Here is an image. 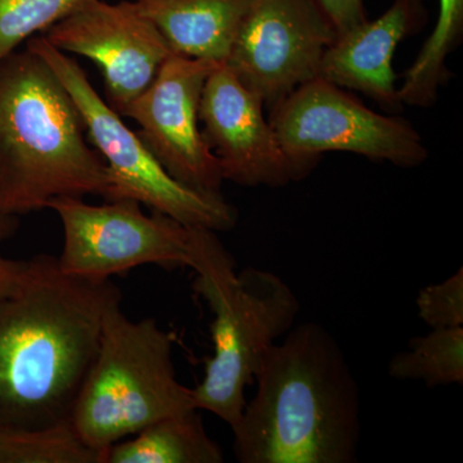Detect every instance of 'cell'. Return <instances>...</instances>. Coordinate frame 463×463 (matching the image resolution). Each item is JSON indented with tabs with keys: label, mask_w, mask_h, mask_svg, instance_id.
<instances>
[{
	"label": "cell",
	"mask_w": 463,
	"mask_h": 463,
	"mask_svg": "<svg viewBox=\"0 0 463 463\" xmlns=\"http://www.w3.org/2000/svg\"><path fill=\"white\" fill-rule=\"evenodd\" d=\"M173 335L152 318L132 321L116 300L106 310L99 352L79 392L71 423L105 453L146 426L197 410L194 392L176 379Z\"/></svg>",
	"instance_id": "cell-5"
},
{
	"label": "cell",
	"mask_w": 463,
	"mask_h": 463,
	"mask_svg": "<svg viewBox=\"0 0 463 463\" xmlns=\"http://www.w3.org/2000/svg\"><path fill=\"white\" fill-rule=\"evenodd\" d=\"M463 36V0H439L438 20L420 57L426 65L441 67L461 44Z\"/></svg>",
	"instance_id": "cell-20"
},
{
	"label": "cell",
	"mask_w": 463,
	"mask_h": 463,
	"mask_svg": "<svg viewBox=\"0 0 463 463\" xmlns=\"http://www.w3.org/2000/svg\"><path fill=\"white\" fill-rule=\"evenodd\" d=\"M397 380H420L428 388L463 383V327L431 330L411 339L408 350L389 364Z\"/></svg>",
	"instance_id": "cell-16"
},
{
	"label": "cell",
	"mask_w": 463,
	"mask_h": 463,
	"mask_svg": "<svg viewBox=\"0 0 463 463\" xmlns=\"http://www.w3.org/2000/svg\"><path fill=\"white\" fill-rule=\"evenodd\" d=\"M29 260H14L0 254V298L17 288L25 276Z\"/></svg>",
	"instance_id": "cell-22"
},
{
	"label": "cell",
	"mask_w": 463,
	"mask_h": 463,
	"mask_svg": "<svg viewBox=\"0 0 463 463\" xmlns=\"http://www.w3.org/2000/svg\"><path fill=\"white\" fill-rule=\"evenodd\" d=\"M421 0H394L377 20H365L336 39L323 54L319 78L361 91L392 114L403 109L392 58L398 45L422 25Z\"/></svg>",
	"instance_id": "cell-13"
},
{
	"label": "cell",
	"mask_w": 463,
	"mask_h": 463,
	"mask_svg": "<svg viewBox=\"0 0 463 463\" xmlns=\"http://www.w3.org/2000/svg\"><path fill=\"white\" fill-rule=\"evenodd\" d=\"M63 228L58 265L71 276L105 281L141 267H190L197 228L163 213L145 214L133 200L90 205L81 197H58L48 203Z\"/></svg>",
	"instance_id": "cell-8"
},
{
	"label": "cell",
	"mask_w": 463,
	"mask_h": 463,
	"mask_svg": "<svg viewBox=\"0 0 463 463\" xmlns=\"http://www.w3.org/2000/svg\"><path fill=\"white\" fill-rule=\"evenodd\" d=\"M263 109V100L225 63L206 79L200 100L201 132L224 181L243 187H283L306 178L286 154Z\"/></svg>",
	"instance_id": "cell-12"
},
{
	"label": "cell",
	"mask_w": 463,
	"mask_h": 463,
	"mask_svg": "<svg viewBox=\"0 0 463 463\" xmlns=\"http://www.w3.org/2000/svg\"><path fill=\"white\" fill-rule=\"evenodd\" d=\"M330 18L337 33L346 32L367 20L364 0H317Z\"/></svg>",
	"instance_id": "cell-21"
},
{
	"label": "cell",
	"mask_w": 463,
	"mask_h": 463,
	"mask_svg": "<svg viewBox=\"0 0 463 463\" xmlns=\"http://www.w3.org/2000/svg\"><path fill=\"white\" fill-rule=\"evenodd\" d=\"M269 121L286 154L306 176L326 152H349L401 167L420 166L429 156L410 121L379 114L319 76L276 103Z\"/></svg>",
	"instance_id": "cell-7"
},
{
	"label": "cell",
	"mask_w": 463,
	"mask_h": 463,
	"mask_svg": "<svg viewBox=\"0 0 463 463\" xmlns=\"http://www.w3.org/2000/svg\"><path fill=\"white\" fill-rule=\"evenodd\" d=\"M257 394L233 432L241 463H353L361 439L358 383L318 323L289 330L259 365Z\"/></svg>",
	"instance_id": "cell-2"
},
{
	"label": "cell",
	"mask_w": 463,
	"mask_h": 463,
	"mask_svg": "<svg viewBox=\"0 0 463 463\" xmlns=\"http://www.w3.org/2000/svg\"><path fill=\"white\" fill-rule=\"evenodd\" d=\"M88 0H0V61Z\"/></svg>",
	"instance_id": "cell-18"
},
{
	"label": "cell",
	"mask_w": 463,
	"mask_h": 463,
	"mask_svg": "<svg viewBox=\"0 0 463 463\" xmlns=\"http://www.w3.org/2000/svg\"><path fill=\"white\" fill-rule=\"evenodd\" d=\"M199 410L174 414L118 441L105 463H222V448L206 432Z\"/></svg>",
	"instance_id": "cell-15"
},
{
	"label": "cell",
	"mask_w": 463,
	"mask_h": 463,
	"mask_svg": "<svg viewBox=\"0 0 463 463\" xmlns=\"http://www.w3.org/2000/svg\"><path fill=\"white\" fill-rule=\"evenodd\" d=\"M0 463H105L71 421L35 430H0Z\"/></svg>",
	"instance_id": "cell-17"
},
{
	"label": "cell",
	"mask_w": 463,
	"mask_h": 463,
	"mask_svg": "<svg viewBox=\"0 0 463 463\" xmlns=\"http://www.w3.org/2000/svg\"><path fill=\"white\" fill-rule=\"evenodd\" d=\"M192 269L194 289L214 315V354L194 392L197 410L214 413L233 429L245 408V392L265 353L294 326L300 303L288 283L269 270L236 261L218 233L197 228Z\"/></svg>",
	"instance_id": "cell-4"
},
{
	"label": "cell",
	"mask_w": 463,
	"mask_h": 463,
	"mask_svg": "<svg viewBox=\"0 0 463 463\" xmlns=\"http://www.w3.org/2000/svg\"><path fill=\"white\" fill-rule=\"evenodd\" d=\"M27 48L48 63L69 91L83 118L87 136L108 166V199L133 200L191 227L230 232L237 224L236 207L222 196L200 194L175 181L161 166L138 133L94 90L81 66L58 51L44 35Z\"/></svg>",
	"instance_id": "cell-6"
},
{
	"label": "cell",
	"mask_w": 463,
	"mask_h": 463,
	"mask_svg": "<svg viewBox=\"0 0 463 463\" xmlns=\"http://www.w3.org/2000/svg\"><path fill=\"white\" fill-rule=\"evenodd\" d=\"M121 292L30 259L16 288L0 298V430H35L71 421L99 352L106 310Z\"/></svg>",
	"instance_id": "cell-1"
},
{
	"label": "cell",
	"mask_w": 463,
	"mask_h": 463,
	"mask_svg": "<svg viewBox=\"0 0 463 463\" xmlns=\"http://www.w3.org/2000/svg\"><path fill=\"white\" fill-rule=\"evenodd\" d=\"M18 216L5 214L0 210V243L11 239L18 230Z\"/></svg>",
	"instance_id": "cell-23"
},
{
	"label": "cell",
	"mask_w": 463,
	"mask_h": 463,
	"mask_svg": "<svg viewBox=\"0 0 463 463\" xmlns=\"http://www.w3.org/2000/svg\"><path fill=\"white\" fill-rule=\"evenodd\" d=\"M44 36L58 51L90 58L99 67L106 102L120 115L147 90L173 54L134 0L118 5L88 0Z\"/></svg>",
	"instance_id": "cell-11"
},
{
	"label": "cell",
	"mask_w": 463,
	"mask_h": 463,
	"mask_svg": "<svg viewBox=\"0 0 463 463\" xmlns=\"http://www.w3.org/2000/svg\"><path fill=\"white\" fill-rule=\"evenodd\" d=\"M336 36L317 0H250L225 65L272 109L318 78Z\"/></svg>",
	"instance_id": "cell-9"
},
{
	"label": "cell",
	"mask_w": 463,
	"mask_h": 463,
	"mask_svg": "<svg viewBox=\"0 0 463 463\" xmlns=\"http://www.w3.org/2000/svg\"><path fill=\"white\" fill-rule=\"evenodd\" d=\"M420 319L431 330L463 327V269L446 281L426 286L416 298Z\"/></svg>",
	"instance_id": "cell-19"
},
{
	"label": "cell",
	"mask_w": 463,
	"mask_h": 463,
	"mask_svg": "<svg viewBox=\"0 0 463 463\" xmlns=\"http://www.w3.org/2000/svg\"><path fill=\"white\" fill-rule=\"evenodd\" d=\"M109 190L108 166L53 70L27 47L0 61V210L30 214Z\"/></svg>",
	"instance_id": "cell-3"
},
{
	"label": "cell",
	"mask_w": 463,
	"mask_h": 463,
	"mask_svg": "<svg viewBox=\"0 0 463 463\" xmlns=\"http://www.w3.org/2000/svg\"><path fill=\"white\" fill-rule=\"evenodd\" d=\"M222 63L170 54L156 78L121 116L175 181L200 194L222 196L224 178L200 128L203 85Z\"/></svg>",
	"instance_id": "cell-10"
},
{
	"label": "cell",
	"mask_w": 463,
	"mask_h": 463,
	"mask_svg": "<svg viewBox=\"0 0 463 463\" xmlns=\"http://www.w3.org/2000/svg\"><path fill=\"white\" fill-rule=\"evenodd\" d=\"M176 56L227 62L250 0H134Z\"/></svg>",
	"instance_id": "cell-14"
}]
</instances>
